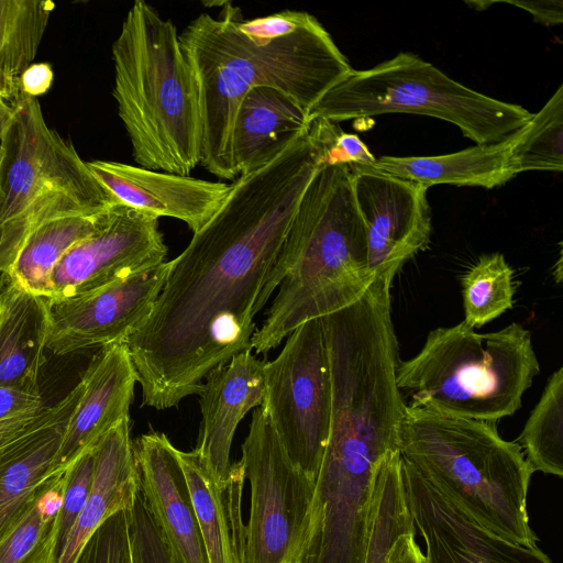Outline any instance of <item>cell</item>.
I'll return each mask as SVG.
<instances>
[{"instance_id":"obj_31","label":"cell","mask_w":563,"mask_h":563,"mask_svg":"<svg viewBox=\"0 0 563 563\" xmlns=\"http://www.w3.org/2000/svg\"><path fill=\"white\" fill-rule=\"evenodd\" d=\"M55 522L44 518L36 506L35 496L0 540V563H55Z\"/></svg>"},{"instance_id":"obj_27","label":"cell","mask_w":563,"mask_h":563,"mask_svg":"<svg viewBox=\"0 0 563 563\" xmlns=\"http://www.w3.org/2000/svg\"><path fill=\"white\" fill-rule=\"evenodd\" d=\"M518 444L533 472L563 477V367L549 377Z\"/></svg>"},{"instance_id":"obj_12","label":"cell","mask_w":563,"mask_h":563,"mask_svg":"<svg viewBox=\"0 0 563 563\" xmlns=\"http://www.w3.org/2000/svg\"><path fill=\"white\" fill-rule=\"evenodd\" d=\"M167 272L164 261L81 296L47 298L46 350L66 355L124 343L150 316Z\"/></svg>"},{"instance_id":"obj_37","label":"cell","mask_w":563,"mask_h":563,"mask_svg":"<svg viewBox=\"0 0 563 563\" xmlns=\"http://www.w3.org/2000/svg\"><path fill=\"white\" fill-rule=\"evenodd\" d=\"M507 3L528 11L534 21L545 25H559L563 22V2L562 0H500V1H467V4L484 10L494 3Z\"/></svg>"},{"instance_id":"obj_42","label":"cell","mask_w":563,"mask_h":563,"mask_svg":"<svg viewBox=\"0 0 563 563\" xmlns=\"http://www.w3.org/2000/svg\"><path fill=\"white\" fill-rule=\"evenodd\" d=\"M13 118V108L10 102L0 97V141L8 130Z\"/></svg>"},{"instance_id":"obj_9","label":"cell","mask_w":563,"mask_h":563,"mask_svg":"<svg viewBox=\"0 0 563 563\" xmlns=\"http://www.w3.org/2000/svg\"><path fill=\"white\" fill-rule=\"evenodd\" d=\"M241 449L251 486L245 563H297L316 479L292 463L261 407L253 411Z\"/></svg>"},{"instance_id":"obj_21","label":"cell","mask_w":563,"mask_h":563,"mask_svg":"<svg viewBox=\"0 0 563 563\" xmlns=\"http://www.w3.org/2000/svg\"><path fill=\"white\" fill-rule=\"evenodd\" d=\"M139 474L130 437V417L95 446V472L89 497L79 514L57 563H75L81 548L110 516L132 507Z\"/></svg>"},{"instance_id":"obj_10","label":"cell","mask_w":563,"mask_h":563,"mask_svg":"<svg viewBox=\"0 0 563 563\" xmlns=\"http://www.w3.org/2000/svg\"><path fill=\"white\" fill-rule=\"evenodd\" d=\"M261 408L289 459L317 478L329 438L331 376L322 318L305 322L265 365Z\"/></svg>"},{"instance_id":"obj_15","label":"cell","mask_w":563,"mask_h":563,"mask_svg":"<svg viewBox=\"0 0 563 563\" xmlns=\"http://www.w3.org/2000/svg\"><path fill=\"white\" fill-rule=\"evenodd\" d=\"M177 450L165 433L133 443L139 488L175 563H208Z\"/></svg>"},{"instance_id":"obj_24","label":"cell","mask_w":563,"mask_h":563,"mask_svg":"<svg viewBox=\"0 0 563 563\" xmlns=\"http://www.w3.org/2000/svg\"><path fill=\"white\" fill-rule=\"evenodd\" d=\"M515 133L503 141L476 144L454 153L433 156H380L373 167L426 187L434 185L495 188L517 174L511 148Z\"/></svg>"},{"instance_id":"obj_18","label":"cell","mask_w":563,"mask_h":563,"mask_svg":"<svg viewBox=\"0 0 563 563\" xmlns=\"http://www.w3.org/2000/svg\"><path fill=\"white\" fill-rule=\"evenodd\" d=\"M82 394L81 380L0 452V540L12 529L44 483Z\"/></svg>"},{"instance_id":"obj_36","label":"cell","mask_w":563,"mask_h":563,"mask_svg":"<svg viewBox=\"0 0 563 563\" xmlns=\"http://www.w3.org/2000/svg\"><path fill=\"white\" fill-rule=\"evenodd\" d=\"M314 18L306 11L285 10L247 21L240 19L236 29L252 44L265 46L299 31Z\"/></svg>"},{"instance_id":"obj_17","label":"cell","mask_w":563,"mask_h":563,"mask_svg":"<svg viewBox=\"0 0 563 563\" xmlns=\"http://www.w3.org/2000/svg\"><path fill=\"white\" fill-rule=\"evenodd\" d=\"M82 394L67 423L52 475L65 471L129 418L137 376L125 343L99 349L82 377Z\"/></svg>"},{"instance_id":"obj_20","label":"cell","mask_w":563,"mask_h":563,"mask_svg":"<svg viewBox=\"0 0 563 563\" xmlns=\"http://www.w3.org/2000/svg\"><path fill=\"white\" fill-rule=\"evenodd\" d=\"M190 492L208 563H245L246 525L242 499L245 483L241 461L219 477L198 454L177 450Z\"/></svg>"},{"instance_id":"obj_39","label":"cell","mask_w":563,"mask_h":563,"mask_svg":"<svg viewBox=\"0 0 563 563\" xmlns=\"http://www.w3.org/2000/svg\"><path fill=\"white\" fill-rule=\"evenodd\" d=\"M53 78L51 65L46 63L32 64L21 77V92L37 98L51 88Z\"/></svg>"},{"instance_id":"obj_16","label":"cell","mask_w":563,"mask_h":563,"mask_svg":"<svg viewBox=\"0 0 563 563\" xmlns=\"http://www.w3.org/2000/svg\"><path fill=\"white\" fill-rule=\"evenodd\" d=\"M87 166L96 179L122 205L152 214L170 217L192 233L219 210L231 185L152 170L121 162L95 159Z\"/></svg>"},{"instance_id":"obj_7","label":"cell","mask_w":563,"mask_h":563,"mask_svg":"<svg viewBox=\"0 0 563 563\" xmlns=\"http://www.w3.org/2000/svg\"><path fill=\"white\" fill-rule=\"evenodd\" d=\"M0 141V273L27 235L64 217L97 216L115 203L71 142L44 118L36 97L20 92Z\"/></svg>"},{"instance_id":"obj_33","label":"cell","mask_w":563,"mask_h":563,"mask_svg":"<svg viewBox=\"0 0 563 563\" xmlns=\"http://www.w3.org/2000/svg\"><path fill=\"white\" fill-rule=\"evenodd\" d=\"M95 472V448L80 455L64 473L63 504L55 522L57 563L68 536L89 497Z\"/></svg>"},{"instance_id":"obj_29","label":"cell","mask_w":563,"mask_h":563,"mask_svg":"<svg viewBox=\"0 0 563 563\" xmlns=\"http://www.w3.org/2000/svg\"><path fill=\"white\" fill-rule=\"evenodd\" d=\"M463 322L478 329L512 308L514 271L501 253L485 254L461 277Z\"/></svg>"},{"instance_id":"obj_32","label":"cell","mask_w":563,"mask_h":563,"mask_svg":"<svg viewBox=\"0 0 563 563\" xmlns=\"http://www.w3.org/2000/svg\"><path fill=\"white\" fill-rule=\"evenodd\" d=\"M308 136L322 165L373 166L376 157L356 135L322 118L309 120Z\"/></svg>"},{"instance_id":"obj_4","label":"cell","mask_w":563,"mask_h":563,"mask_svg":"<svg viewBox=\"0 0 563 563\" xmlns=\"http://www.w3.org/2000/svg\"><path fill=\"white\" fill-rule=\"evenodd\" d=\"M113 98L140 167L189 176L201 161L196 86L170 19L136 0L112 44Z\"/></svg>"},{"instance_id":"obj_22","label":"cell","mask_w":563,"mask_h":563,"mask_svg":"<svg viewBox=\"0 0 563 563\" xmlns=\"http://www.w3.org/2000/svg\"><path fill=\"white\" fill-rule=\"evenodd\" d=\"M308 125L307 114L280 91L269 87L250 90L236 110L232 129L236 174L252 173L272 162Z\"/></svg>"},{"instance_id":"obj_19","label":"cell","mask_w":563,"mask_h":563,"mask_svg":"<svg viewBox=\"0 0 563 563\" xmlns=\"http://www.w3.org/2000/svg\"><path fill=\"white\" fill-rule=\"evenodd\" d=\"M265 360L252 350L210 372L199 395L201 422L194 451L219 477L231 467L235 430L245 415L261 407L265 395Z\"/></svg>"},{"instance_id":"obj_23","label":"cell","mask_w":563,"mask_h":563,"mask_svg":"<svg viewBox=\"0 0 563 563\" xmlns=\"http://www.w3.org/2000/svg\"><path fill=\"white\" fill-rule=\"evenodd\" d=\"M47 333V298L8 283L0 292V385L41 395Z\"/></svg>"},{"instance_id":"obj_30","label":"cell","mask_w":563,"mask_h":563,"mask_svg":"<svg viewBox=\"0 0 563 563\" xmlns=\"http://www.w3.org/2000/svg\"><path fill=\"white\" fill-rule=\"evenodd\" d=\"M511 159L516 174L563 169V85L515 132Z\"/></svg>"},{"instance_id":"obj_2","label":"cell","mask_w":563,"mask_h":563,"mask_svg":"<svg viewBox=\"0 0 563 563\" xmlns=\"http://www.w3.org/2000/svg\"><path fill=\"white\" fill-rule=\"evenodd\" d=\"M218 18L199 14L179 34L198 97L201 161L206 170L233 180L232 129L236 110L252 89L269 87L306 114L351 74L347 58L314 18L299 31L265 46L236 29L239 8L227 3Z\"/></svg>"},{"instance_id":"obj_25","label":"cell","mask_w":563,"mask_h":563,"mask_svg":"<svg viewBox=\"0 0 563 563\" xmlns=\"http://www.w3.org/2000/svg\"><path fill=\"white\" fill-rule=\"evenodd\" d=\"M107 211L97 216L58 218L36 228L4 273L8 283L48 298L49 278L56 264L69 249L98 230Z\"/></svg>"},{"instance_id":"obj_41","label":"cell","mask_w":563,"mask_h":563,"mask_svg":"<svg viewBox=\"0 0 563 563\" xmlns=\"http://www.w3.org/2000/svg\"><path fill=\"white\" fill-rule=\"evenodd\" d=\"M44 408L38 412L0 423V452L9 442L31 427L40 417Z\"/></svg>"},{"instance_id":"obj_11","label":"cell","mask_w":563,"mask_h":563,"mask_svg":"<svg viewBox=\"0 0 563 563\" xmlns=\"http://www.w3.org/2000/svg\"><path fill=\"white\" fill-rule=\"evenodd\" d=\"M356 207L364 222L373 283L388 289L405 263L428 247V187L373 166H350Z\"/></svg>"},{"instance_id":"obj_38","label":"cell","mask_w":563,"mask_h":563,"mask_svg":"<svg viewBox=\"0 0 563 563\" xmlns=\"http://www.w3.org/2000/svg\"><path fill=\"white\" fill-rule=\"evenodd\" d=\"M44 407L46 406L41 395L0 385V423L38 412Z\"/></svg>"},{"instance_id":"obj_35","label":"cell","mask_w":563,"mask_h":563,"mask_svg":"<svg viewBox=\"0 0 563 563\" xmlns=\"http://www.w3.org/2000/svg\"><path fill=\"white\" fill-rule=\"evenodd\" d=\"M133 563H175L139 488L130 509Z\"/></svg>"},{"instance_id":"obj_13","label":"cell","mask_w":563,"mask_h":563,"mask_svg":"<svg viewBox=\"0 0 563 563\" xmlns=\"http://www.w3.org/2000/svg\"><path fill=\"white\" fill-rule=\"evenodd\" d=\"M158 218L115 203L101 225L59 260L49 278L51 299L81 296L165 261Z\"/></svg>"},{"instance_id":"obj_3","label":"cell","mask_w":563,"mask_h":563,"mask_svg":"<svg viewBox=\"0 0 563 563\" xmlns=\"http://www.w3.org/2000/svg\"><path fill=\"white\" fill-rule=\"evenodd\" d=\"M364 222L349 165H322L306 188L260 295V312L279 287L252 336L266 354L307 321L341 310L373 284Z\"/></svg>"},{"instance_id":"obj_1","label":"cell","mask_w":563,"mask_h":563,"mask_svg":"<svg viewBox=\"0 0 563 563\" xmlns=\"http://www.w3.org/2000/svg\"><path fill=\"white\" fill-rule=\"evenodd\" d=\"M321 164L308 129L265 166L239 176L210 221L168 261L147 319L124 342L142 406L176 407L252 350L255 309L299 201Z\"/></svg>"},{"instance_id":"obj_8","label":"cell","mask_w":563,"mask_h":563,"mask_svg":"<svg viewBox=\"0 0 563 563\" xmlns=\"http://www.w3.org/2000/svg\"><path fill=\"white\" fill-rule=\"evenodd\" d=\"M390 113L441 119L476 144L503 141L532 115L460 84L418 55L399 53L372 68L353 69L314 104L308 120L339 123Z\"/></svg>"},{"instance_id":"obj_34","label":"cell","mask_w":563,"mask_h":563,"mask_svg":"<svg viewBox=\"0 0 563 563\" xmlns=\"http://www.w3.org/2000/svg\"><path fill=\"white\" fill-rule=\"evenodd\" d=\"M130 509L107 518L84 544L75 563H133Z\"/></svg>"},{"instance_id":"obj_5","label":"cell","mask_w":563,"mask_h":563,"mask_svg":"<svg viewBox=\"0 0 563 563\" xmlns=\"http://www.w3.org/2000/svg\"><path fill=\"white\" fill-rule=\"evenodd\" d=\"M398 451L472 520L512 543L536 548L527 495L534 473L494 422L406 405Z\"/></svg>"},{"instance_id":"obj_6","label":"cell","mask_w":563,"mask_h":563,"mask_svg":"<svg viewBox=\"0 0 563 563\" xmlns=\"http://www.w3.org/2000/svg\"><path fill=\"white\" fill-rule=\"evenodd\" d=\"M539 372L531 333L520 323L477 333L462 321L431 330L415 356L398 362L396 383L410 404L495 423L520 409Z\"/></svg>"},{"instance_id":"obj_40","label":"cell","mask_w":563,"mask_h":563,"mask_svg":"<svg viewBox=\"0 0 563 563\" xmlns=\"http://www.w3.org/2000/svg\"><path fill=\"white\" fill-rule=\"evenodd\" d=\"M415 537L412 533L400 534L393 543L386 563H427Z\"/></svg>"},{"instance_id":"obj_28","label":"cell","mask_w":563,"mask_h":563,"mask_svg":"<svg viewBox=\"0 0 563 563\" xmlns=\"http://www.w3.org/2000/svg\"><path fill=\"white\" fill-rule=\"evenodd\" d=\"M402 533L417 534L405 501L400 462L385 457L374 471L365 563H386L393 543Z\"/></svg>"},{"instance_id":"obj_14","label":"cell","mask_w":563,"mask_h":563,"mask_svg":"<svg viewBox=\"0 0 563 563\" xmlns=\"http://www.w3.org/2000/svg\"><path fill=\"white\" fill-rule=\"evenodd\" d=\"M405 501L427 563H552L538 547L519 545L481 527L400 456Z\"/></svg>"},{"instance_id":"obj_26","label":"cell","mask_w":563,"mask_h":563,"mask_svg":"<svg viewBox=\"0 0 563 563\" xmlns=\"http://www.w3.org/2000/svg\"><path fill=\"white\" fill-rule=\"evenodd\" d=\"M53 8L44 0H0V97L10 103L34 64Z\"/></svg>"}]
</instances>
